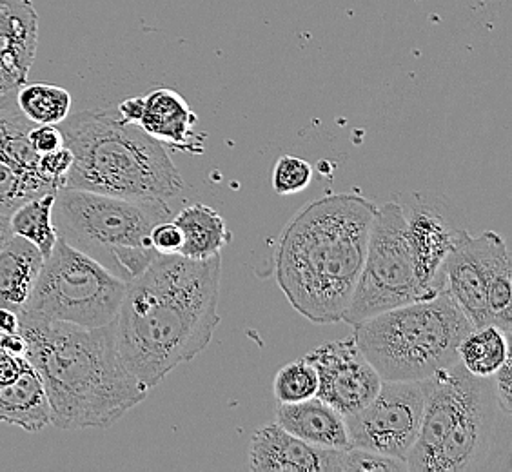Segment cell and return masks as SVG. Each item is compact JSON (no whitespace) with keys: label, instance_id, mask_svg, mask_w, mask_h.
<instances>
[{"label":"cell","instance_id":"1","mask_svg":"<svg viewBox=\"0 0 512 472\" xmlns=\"http://www.w3.org/2000/svg\"><path fill=\"white\" fill-rule=\"evenodd\" d=\"M220 275V255H158L129 280L115 342L124 367L149 391L211 344L220 324Z\"/></svg>","mask_w":512,"mask_h":472},{"label":"cell","instance_id":"2","mask_svg":"<svg viewBox=\"0 0 512 472\" xmlns=\"http://www.w3.org/2000/svg\"><path fill=\"white\" fill-rule=\"evenodd\" d=\"M376 204L336 193L300 207L278 236V287L298 315L318 325L342 320L364 266Z\"/></svg>","mask_w":512,"mask_h":472},{"label":"cell","instance_id":"3","mask_svg":"<svg viewBox=\"0 0 512 472\" xmlns=\"http://www.w3.org/2000/svg\"><path fill=\"white\" fill-rule=\"evenodd\" d=\"M19 333L60 431L108 429L146 400L149 389L120 360L115 320L88 329L20 318Z\"/></svg>","mask_w":512,"mask_h":472},{"label":"cell","instance_id":"4","mask_svg":"<svg viewBox=\"0 0 512 472\" xmlns=\"http://www.w3.org/2000/svg\"><path fill=\"white\" fill-rule=\"evenodd\" d=\"M73 155L64 187L124 198L169 200L182 193L184 178L168 149L117 109H88L59 124Z\"/></svg>","mask_w":512,"mask_h":472},{"label":"cell","instance_id":"5","mask_svg":"<svg viewBox=\"0 0 512 472\" xmlns=\"http://www.w3.org/2000/svg\"><path fill=\"white\" fill-rule=\"evenodd\" d=\"M355 340L384 382L425 380L458 362V345L473 325L444 289L365 318Z\"/></svg>","mask_w":512,"mask_h":472},{"label":"cell","instance_id":"6","mask_svg":"<svg viewBox=\"0 0 512 472\" xmlns=\"http://www.w3.org/2000/svg\"><path fill=\"white\" fill-rule=\"evenodd\" d=\"M173 218L166 200L124 198L60 187L53 224L57 235L128 284L157 258L149 233Z\"/></svg>","mask_w":512,"mask_h":472},{"label":"cell","instance_id":"7","mask_svg":"<svg viewBox=\"0 0 512 472\" xmlns=\"http://www.w3.org/2000/svg\"><path fill=\"white\" fill-rule=\"evenodd\" d=\"M126 282L59 236L20 318L102 327L117 318Z\"/></svg>","mask_w":512,"mask_h":472},{"label":"cell","instance_id":"8","mask_svg":"<svg viewBox=\"0 0 512 472\" xmlns=\"http://www.w3.org/2000/svg\"><path fill=\"white\" fill-rule=\"evenodd\" d=\"M433 296L414 273L402 207L396 200L376 207L362 273L342 320L360 324L378 313Z\"/></svg>","mask_w":512,"mask_h":472},{"label":"cell","instance_id":"9","mask_svg":"<svg viewBox=\"0 0 512 472\" xmlns=\"http://www.w3.org/2000/svg\"><path fill=\"white\" fill-rule=\"evenodd\" d=\"M427 391V378L382 382L364 409L345 416L349 445L405 462L420 433Z\"/></svg>","mask_w":512,"mask_h":472},{"label":"cell","instance_id":"10","mask_svg":"<svg viewBox=\"0 0 512 472\" xmlns=\"http://www.w3.org/2000/svg\"><path fill=\"white\" fill-rule=\"evenodd\" d=\"M509 414L494 394L491 376L454 420L436 447L427 472H474L498 469L507 447Z\"/></svg>","mask_w":512,"mask_h":472},{"label":"cell","instance_id":"11","mask_svg":"<svg viewBox=\"0 0 512 472\" xmlns=\"http://www.w3.org/2000/svg\"><path fill=\"white\" fill-rule=\"evenodd\" d=\"M414 273L431 295L445 289L444 264L454 247L471 235L462 215L445 198L429 191L400 193Z\"/></svg>","mask_w":512,"mask_h":472},{"label":"cell","instance_id":"12","mask_svg":"<svg viewBox=\"0 0 512 472\" xmlns=\"http://www.w3.org/2000/svg\"><path fill=\"white\" fill-rule=\"evenodd\" d=\"M306 358L318 373L316 396L344 418L364 409L384 382L360 351L355 336L318 345Z\"/></svg>","mask_w":512,"mask_h":472},{"label":"cell","instance_id":"13","mask_svg":"<svg viewBox=\"0 0 512 472\" xmlns=\"http://www.w3.org/2000/svg\"><path fill=\"white\" fill-rule=\"evenodd\" d=\"M507 253L502 236L485 231L480 236H467L445 260V289L473 327L493 324L487 287L496 262Z\"/></svg>","mask_w":512,"mask_h":472},{"label":"cell","instance_id":"14","mask_svg":"<svg viewBox=\"0 0 512 472\" xmlns=\"http://www.w3.org/2000/svg\"><path fill=\"white\" fill-rule=\"evenodd\" d=\"M344 449H320L287 433L278 423L256 429L249 443L253 472H342Z\"/></svg>","mask_w":512,"mask_h":472},{"label":"cell","instance_id":"15","mask_svg":"<svg viewBox=\"0 0 512 472\" xmlns=\"http://www.w3.org/2000/svg\"><path fill=\"white\" fill-rule=\"evenodd\" d=\"M198 117L184 97L173 89L160 88L144 95V111L138 126L160 144L188 155L202 153L204 135H195Z\"/></svg>","mask_w":512,"mask_h":472},{"label":"cell","instance_id":"16","mask_svg":"<svg viewBox=\"0 0 512 472\" xmlns=\"http://www.w3.org/2000/svg\"><path fill=\"white\" fill-rule=\"evenodd\" d=\"M276 423L287 433L320 449H349L345 418L318 396L298 404L276 405Z\"/></svg>","mask_w":512,"mask_h":472},{"label":"cell","instance_id":"17","mask_svg":"<svg viewBox=\"0 0 512 472\" xmlns=\"http://www.w3.org/2000/svg\"><path fill=\"white\" fill-rule=\"evenodd\" d=\"M33 126L35 124L20 113L17 104L0 109V162L13 169L39 197L44 193H55L59 187L40 171V155L33 151L28 140Z\"/></svg>","mask_w":512,"mask_h":472},{"label":"cell","instance_id":"18","mask_svg":"<svg viewBox=\"0 0 512 472\" xmlns=\"http://www.w3.org/2000/svg\"><path fill=\"white\" fill-rule=\"evenodd\" d=\"M44 256L22 236L13 235L0 249V307L19 313L37 286Z\"/></svg>","mask_w":512,"mask_h":472},{"label":"cell","instance_id":"19","mask_svg":"<svg viewBox=\"0 0 512 472\" xmlns=\"http://www.w3.org/2000/svg\"><path fill=\"white\" fill-rule=\"evenodd\" d=\"M39 44V15L31 0H0V62L28 75Z\"/></svg>","mask_w":512,"mask_h":472},{"label":"cell","instance_id":"20","mask_svg":"<svg viewBox=\"0 0 512 472\" xmlns=\"http://www.w3.org/2000/svg\"><path fill=\"white\" fill-rule=\"evenodd\" d=\"M0 422L28 433H40L51 425L50 402L33 365L19 380L0 387Z\"/></svg>","mask_w":512,"mask_h":472},{"label":"cell","instance_id":"21","mask_svg":"<svg viewBox=\"0 0 512 472\" xmlns=\"http://www.w3.org/2000/svg\"><path fill=\"white\" fill-rule=\"evenodd\" d=\"M171 220L184 235V246L178 255L191 260H207L220 255L233 238L224 217L206 204L184 207Z\"/></svg>","mask_w":512,"mask_h":472},{"label":"cell","instance_id":"22","mask_svg":"<svg viewBox=\"0 0 512 472\" xmlns=\"http://www.w3.org/2000/svg\"><path fill=\"white\" fill-rule=\"evenodd\" d=\"M511 356V335L498 325L473 327L458 345V360L463 367L480 378L493 376Z\"/></svg>","mask_w":512,"mask_h":472},{"label":"cell","instance_id":"23","mask_svg":"<svg viewBox=\"0 0 512 472\" xmlns=\"http://www.w3.org/2000/svg\"><path fill=\"white\" fill-rule=\"evenodd\" d=\"M55 193H44L39 197L30 198L10 215L13 235L22 236L24 240L31 242L39 249L44 260L51 255L53 247L59 240L57 229L53 224Z\"/></svg>","mask_w":512,"mask_h":472},{"label":"cell","instance_id":"24","mask_svg":"<svg viewBox=\"0 0 512 472\" xmlns=\"http://www.w3.org/2000/svg\"><path fill=\"white\" fill-rule=\"evenodd\" d=\"M15 104L35 126H59L71 113L68 89L51 84H22L17 91Z\"/></svg>","mask_w":512,"mask_h":472},{"label":"cell","instance_id":"25","mask_svg":"<svg viewBox=\"0 0 512 472\" xmlns=\"http://www.w3.org/2000/svg\"><path fill=\"white\" fill-rule=\"evenodd\" d=\"M318 373L306 356L284 365L275 376L273 393L278 404H298L318 394Z\"/></svg>","mask_w":512,"mask_h":472},{"label":"cell","instance_id":"26","mask_svg":"<svg viewBox=\"0 0 512 472\" xmlns=\"http://www.w3.org/2000/svg\"><path fill=\"white\" fill-rule=\"evenodd\" d=\"M313 180V166L293 155H284L276 160L273 168V189L276 195H296L311 186Z\"/></svg>","mask_w":512,"mask_h":472},{"label":"cell","instance_id":"27","mask_svg":"<svg viewBox=\"0 0 512 472\" xmlns=\"http://www.w3.org/2000/svg\"><path fill=\"white\" fill-rule=\"evenodd\" d=\"M402 472L407 471L404 460L385 454L371 453L349 447L342 451V472Z\"/></svg>","mask_w":512,"mask_h":472},{"label":"cell","instance_id":"28","mask_svg":"<svg viewBox=\"0 0 512 472\" xmlns=\"http://www.w3.org/2000/svg\"><path fill=\"white\" fill-rule=\"evenodd\" d=\"M33 197H37L33 189L13 169L0 162V213L11 215Z\"/></svg>","mask_w":512,"mask_h":472},{"label":"cell","instance_id":"29","mask_svg":"<svg viewBox=\"0 0 512 472\" xmlns=\"http://www.w3.org/2000/svg\"><path fill=\"white\" fill-rule=\"evenodd\" d=\"M149 242L158 255H178L184 246V235L180 227L169 218L164 222H158L157 226L151 229Z\"/></svg>","mask_w":512,"mask_h":472},{"label":"cell","instance_id":"30","mask_svg":"<svg viewBox=\"0 0 512 472\" xmlns=\"http://www.w3.org/2000/svg\"><path fill=\"white\" fill-rule=\"evenodd\" d=\"M71 164H73V155L66 146L53 151V153L40 155L39 158V168L42 175L51 180L59 189L64 187Z\"/></svg>","mask_w":512,"mask_h":472},{"label":"cell","instance_id":"31","mask_svg":"<svg viewBox=\"0 0 512 472\" xmlns=\"http://www.w3.org/2000/svg\"><path fill=\"white\" fill-rule=\"evenodd\" d=\"M30 146L37 155H46V153H53L57 149L64 148V135L60 131L59 126H33L30 129Z\"/></svg>","mask_w":512,"mask_h":472},{"label":"cell","instance_id":"32","mask_svg":"<svg viewBox=\"0 0 512 472\" xmlns=\"http://www.w3.org/2000/svg\"><path fill=\"white\" fill-rule=\"evenodd\" d=\"M493 380L494 394L496 400L502 407L505 414L511 416L512 413V360L511 356L503 362L502 367L491 376Z\"/></svg>","mask_w":512,"mask_h":472},{"label":"cell","instance_id":"33","mask_svg":"<svg viewBox=\"0 0 512 472\" xmlns=\"http://www.w3.org/2000/svg\"><path fill=\"white\" fill-rule=\"evenodd\" d=\"M28 75L20 73L19 69L10 68L0 62V109L15 104V97L22 84H26Z\"/></svg>","mask_w":512,"mask_h":472},{"label":"cell","instance_id":"34","mask_svg":"<svg viewBox=\"0 0 512 472\" xmlns=\"http://www.w3.org/2000/svg\"><path fill=\"white\" fill-rule=\"evenodd\" d=\"M30 367V360L26 356H13L0 347V387L19 380Z\"/></svg>","mask_w":512,"mask_h":472},{"label":"cell","instance_id":"35","mask_svg":"<svg viewBox=\"0 0 512 472\" xmlns=\"http://www.w3.org/2000/svg\"><path fill=\"white\" fill-rule=\"evenodd\" d=\"M142 111H144V95L126 99L124 102H120V106L117 108V113L122 120H126L129 124H137V126L142 117Z\"/></svg>","mask_w":512,"mask_h":472},{"label":"cell","instance_id":"36","mask_svg":"<svg viewBox=\"0 0 512 472\" xmlns=\"http://www.w3.org/2000/svg\"><path fill=\"white\" fill-rule=\"evenodd\" d=\"M0 347L13 356H26V340L20 333L0 335Z\"/></svg>","mask_w":512,"mask_h":472},{"label":"cell","instance_id":"37","mask_svg":"<svg viewBox=\"0 0 512 472\" xmlns=\"http://www.w3.org/2000/svg\"><path fill=\"white\" fill-rule=\"evenodd\" d=\"M19 327V313H15V311H11V309H2V307H0V335L19 333Z\"/></svg>","mask_w":512,"mask_h":472},{"label":"cell","instance_id":"38","mask_svg":"<svg viewBox=\"0 0 512 472\" xmlns=\"http://www.w3.org/2000/svg\"><path fill=\"white\" fill-rule=\"evenodd\" d=\"M13 238V229H11L10 215L0 213V249L6 246Z\"/></svg>","mask_w":512,"mask_h":472}]
</instances>
